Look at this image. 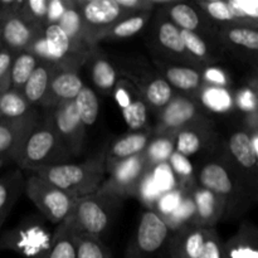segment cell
Listing matches in <instances>:
<instances>
[{"label":"cell","instance_id":"cell-30","mask_svg":"<svg viewBox=\"0 0 258 258\" xmlns=\"http://www.w3.org/2000/svg\"><path fill=\"white\" fill-rule=\"evenodd\" d=\"M87 60H91V76L96 87L103 93H112L120 78L117 68L112 64L108 57L97 49V47L93 48Z\"/></svg>","mask_w":258,"mask_h":258},{"label":"cell","instance_id":"cell-1","mask_svg":"<svg viewBox=\"0 0 258 258\" xmlns=\"http://www.w3.org/2000/svg\"><path fill=\"white\" fill-rule=\"evenodd\" d=\"M197 185L223 199L224 217H237L257 199L226 156L206 161L197 176Z\"/></svg>","mask_w":258,"mask_h":258},{"label":"cell","instance_id":"cell-25","mask_svg":"<svg viewBox=\"0 0 258 258\" xmlns=\"http://www.w3.org/2000/svg\"><path fill=\"white\" fill-rule=\"evenodd\" d=\"M217 43L223 50H229L238 55H253L258 52V28L248 25H231L219 28Z\"/></svg>","mask_w":258,"mask_h":258},{"label":"cell","instance_id":"cell-54","mask_svg":"<svg viewBox=\"0 0 258 258\" xmlns=\"http://www.w3.org/2000/svg\"><path fill=\"white\" fill-rule=\"evenodd\" d=\"M0 96H2V93H0Z\"/></svg>","mask_w":258,"mask_h":258},{"label":"cell","instance_id":"cell-51","mask_svg":"<svg viewBox=\"0 0 258 258\" xmlns=\"http://www.w3.org/2000/svg\"><path fill=\"white\" fill-rule=\"evenodd\" d=\"M244 125L247 131H258V112L246 115L244 117Z\"/></svg>","mask_w":258,"mask_h":258},{"label":"cell","instance_id":"cell-35","mask_svg":"<svg viewBox=\"0 0 258 258\" xmlns=\"http://www.w3.org/2000/svg\"><path fill=\"white\" fill-rule=\"evenodd\" d=\"M47 258H77L76 256L75 226L70 218L63 221L53 232L52 246Z\"/></svg>","mask_w":258,"mask_h":258},{"label":"cell","instance_id":"cell-45","mask_svg":"<svg viewBox=\"0 0 258 258\" xmlns=\"http://www.w3.org/2000/svg\"><path fill=\"white\" fill-rule=\"evenodd\" d=\"M257 80L253 78L244 87L239 88L233 93L234 107L238 108L244 115L258 112V97H257Z\"/></svg>","mask_w":258,"mask_h":258},{"label":"cell","instance_id":"cell-33","mask_svg":"<svg viewBox=\"0 0 258 258\" xmlns=\"http://www.w3.org/2000/svg\"><path fill=\"white\" fill-rule=\"evenodd\" d=\"M174 151H175V134H163V135L153 134L143 155L149 169L155 170L156 168L168 163Z\"/></svg>","mask_w":258,"mask_h":258},{"label":"cell","instance_id":"cell-17","mask_svg":"<svg viewBox=\"0 0 258 258\" xmlns=\"http://www.w3.org/2000/svg\"><path fill=\"white\" fill-rule=\"evenodd\" d=\"M38 120L39 113L37 110L17 120L0 118V158L3 160H17L28 135L37 125Z\"/></svg>","mask_w":258,"mask_h":258},{"label":"cell","instance_id":"cell-38","mask_svg":"<svg viewBox=\"0 0 258 258\" xmlns=\"http://www.w3.org/2000/svg\"><path fill=\"white\" fill-rule=\"evenodd\" d=\"M197 7L217 28L238 25L234 19L227 0H197Z\"/></svg>","mask_w":258,"mask_h":258},{"label":"cell","instance_id":"cell-27","mask_svg":"<svg viewBox=\"0 0 258 258\" xmlns=\"http://www.w3.org/2000/svg\"><path fill=\"white\" fill-rule=\"evenodd\" d=\"M227 258H258V229L251 222H242L236 233L223 241Z\"/></svg>","mask_w":258,"mask_h":258},{"label":"cell","instance_id":"cell-46","mask_svg":"<svg viewBox=\"0 0 258 258\" xmlns=\"http://www.w3.org/2000/svg\"><path fill=\"white\" fill-rule=\"evenodd\" d=\"M189 191L183 190L179 186H175L174 189H170L168 191H164L158 199H156L155 204H154V211L161 217V218H165L169 214L173 213L176 208L179 207V204L181 203L183 198L185 197V194Z\"/></svg>","mask_w":258,"mask_h":258},{"label":"cell","instance_id":"cell-48","mask_svg":"<svg viewBox=\"0 0 258 258\" xmlns=\"http://www.w3.org/2000/svg\"><path fill=\"white\" fill-rule=\"evenodd\" d=\"M199 258H227L226 252H224L223 239L221 238L216 228H211L209 231L208 238L204 243Z\"/></svg>","mask_w":258,"mask_h":258},{"label":"cell","instance_id":"cell-47","mask_svg":"<svg viewBox=\"0 0 258 258\" xmlns=\"http://www.w3.org/2000/svg\"><path fill=\"white\" fill-rule=\"evenodd\" d=\"M201 75L203 85L223 88H228V86L231 85V78H229L228 72L216 64L203 67L201 70Z\"/></svg>","mask_w":258,"mask_h":258},{"label":"cell","instance_id":"cell-29","mask_svg":"<svg viewBox=\"0 0 258 258\" xmlns=\"http://www.w3.org/2000/svg\"><path fill=\"white\" fill-rule=\"evenodd\" d=\"M54 68L55 66L52 63L45 62V60H38L37 67L34 68L30 77L28 78L27 83L23 87V96L33 107H38V106L42 107L45 96L48 93L50 78H52Z\"/></svg>","mask_w":258,"mask_h":258},{"label":"cell","instance_id":"cell-34","mask_svg":"<svg viewBox=\"0 0 258 258\" xmlns=\"http://www.w3.org/2000/svg\"><path fill=\"white\" fill-rule=\"evenodd\" d=\"M197 101L202 108H207L212 112L226 113L233 111L234 101L233 93L229 88L214 87V86L203 85L199 90Z\"/></svg>","mask_w":258,"mask_h":258},{"label":"cell","instance_id":"cell-19","mask_svg":"<svg viewBox=\"0 0 258 258\" xmlns=\"http://www.w3.org/2000/svg\"><path fill=\"white\" fill-rule=\"evenodd\" d=\"M78 71L77 68L55 66L42 107L49 110L63 102L75 101L85 86Z\"/></svg>","mask_w":258,"mask_h":258},{"label":"cell","instance_id":"cell-26","mask_svg":"<svg viewBox=\"0 0 258 258\" xmlns=\"http://www.w3.org/2000/svg\"><path fill=\"white\" fill-rule=\"evenodd\" d=\"M181 39H183L184 47H185L186 54L190 58L194 67L202 70L206 66L216 64L221 58L222 48H217L216 45L221 47L217 42L206 39L196 33L180 30Z\"/></svg>","mask_w":258,"mask_h":258},{"label":"cell","instance_id":"cell-43","mask_svg":"<svg viewBox=\"0 0 258 258\" xmlns=\"http://www.w3.org/2000/svg\"><path fill=\"white\" fill-rule=\"evenodd\" d=\"M227 3L238 25L258 28L257 0H227Z\"/></svg>","mask_w":258,"mask_h":258},{"label":"cell","instance_id":"cell-4","mask_svg":"<svg viewBox=\"0 0 258 258\" xmlns=\"http://www.w3.org/2000/svg\"><path fill=\"white\" fill-rule=\"evenodd\" d=\"M117 72L121 78H125L135 86L149 107L160 111L175 95L158 72L155 67L149 64L143 57H128L118 63Z\"/></svg>","mask_w":258,"mask_h":258},{"label":"cell","instance_id":"cell-32","mask_svg":"<svg viewBox=\"0 0 258 258\" xmlns=\"http://www.w3.org/2000/svg\"><path fill=\"white\" fill-rule=\"evenodd\" d=\"M57 24L59 25L60 29L64 32V34L67 35L68 39L76 48L83 50V52H92L95 47H91L90 43H88L87 32H86L80 12L76 8L75 0H73L72 7L63 14V17L60 18Z\"/></svg>","mask_w":258,"mask_h":258},{"label":"cell","instance_id":"cell-49","mask_svg":"<svg viewBox=\"0 0 258 258\" xmlns=\"http://www.w3.org/2000/svg\"><path fill=\"white\" fill-rule=\"evenodd\" d=\"M14 53L5 48H0V93L10 88V70Z\"/></svg>","mask_w":258,"mask_h":258},{"label":"cell","instance_id":"cell-11","mask_svg":"<svg viewBox=\"0 0 258 258\" xmlns=\"http://www.w3.org/2000/svg\"><path fill=\"white\" fill-rule=\"evenodd\" d=\"M87 32L91 47H97V39L115 23L125 18L116 0H75Z\"/></svg>","mask_w":258,"mask_h":258},{"label":"cell","instance_id":"cell-31","mask_svg":"<svg viewBox=\"0 0 258 258\" xmlns=\"http://www.w3.org/2000/svg\"><path fill=\"white\" fill-rule=\"evenodd\" d=\"M151 15L153 13H141L122 18L98 37L97 44L100 42H117L139 34L146 27Z\"/></svg>","mask_w":258,"mask_h":258},{"label":"cell","instance_id":"cell-44","mask_svg":"<svg viewBox=\"0 0 258 258\" xmlns=\"http://www.w3.org/2000/svg\"><path fill=\"white\" fill-rule=\"evenodd\" d=\"M193 216L194 203L193 198H191V191H189V193L185 194L178 208L173 213L169 214L168 217H165L163 221L168 226L170 233H173V232H176L178 229L183 228V227L189 226L191 219H193Z\"/></svg>","mask_w":258,"mask_h":258},{"label":"cell","instance_id":"cell-23","mask_svg":"<svg viewBox=\"0 0 258 258\" xmlns=\"http://www.w3.org/2000/svg\"><path fill=\"white\" fill-rule=\"evenodd\" d=\"M214 138V125L208 117L197 121L175 134V151L189 158L211 146Z\"/></svg>","mask_w":258,"mask_h":258},{"label":"cell","instance_id":"cell-9","mask_svg":"<svg viewBox=\"0 0 258 258\" xmlns=\"http://www.w3.org/2000/svg\"><path fill=\"white\" fill-rule=\"evenodd\" d=\"M170 231L165 222L154 209H146L141 214L135 238L131 242L126 258H151L168 243Z\"/></svg>","mask_w":258,"mask_h":258},{"label":"cell","instance_id":"cell-41","mask_svg":"<svg viewBox=\"0 0 258 258\" xmlns=\"http://www.w3.org/2000/svg\"><path fill=\"white\" fill-rule=\"evenodd\" d=\"M169 166L176 176V186L185 191H191L197 186V176L189 158L174 151L168 160Z\"/></svg>","mask_w":258,"mask_h":258},{"label":"cell","instance_id":"cell-21","mask_svg":"<svg viewBox=\"0 0 258 258\" xmlns=\"http://www.w3.org/2000/svg\"><path fill=\"white\" fill-rule=\"evenodd\" d=\"M151 136H153V130L145 128V130L141 131H131V133L115 139L110 145L103 149L106 174L116 164L143 154L148 146L149 141H150Z\"/></svg>","mask_w":258,"mask_h":258},{"label":"cell","instance_id":"cell-13","mask_svg":"<svg viewBox=\"0 0 258 258\" xmlns=\"http://www.w3.org/2000/svg\"><path fill=\"white\" fill-rule=\"evenodd\" d=\"M47 111L66 151L71 156L80 155L85 146L86 126L78 117L73 101L63 102Z\"/></svg>","mask_w":258,"mask_h":258},{"label":"cell","instance_id":"cell-14","mask_svg":"<svg viewBox=\"0 0 258 258\" xmlns=\"http://www.w3.org/2000/svg\"><path fill=\"white\" fill-rule=\"evenodd\" d=\"M153 43L154 47L158 49L155 52L161 53L163 55L158 59L168 58L166 62H175L179 64L194 67L190 58L186 54L185 47H184L183 39H181L180 29L160 9H158L156 22L153 28Z\"/></svg>","mask_w":258,"mask_h":258},{"label":"cell","instance_id":"cell-53","mask_svg":"<svg viewBox=\"0 0 258 258\" xmlns=\"http://www.w3.org/2000/svg\"><path fill=\"white\" fill-rule=\"evenodd\" d=\"M4 164H5V161H4V160H3V159H2V158H0V169H2V168H3V166H4Z\"/></svg>","mask_w":258,"mask_h":258},{"label":"cell","instance_id":"cell-20","mask_svg":"<svg viewBox=\"0 0 258 258\" xmlns=\"http://www.w3.org/2000/svg\"><path fill=\"white\" fill-rule=\"evenodd\" d=\"M2 17V47L17 53L27 50L43 33V29L28 24L18 13Z\"/></svg>","mask_w":258,"mask_h":258},{"label":"cell","instance_id":"cell-37","mask_svg":"<svg viewBox=\"0 0 258 258\" xmlns=\"http://www.w3.org/2000/svg\"><path fill=\"white\" fill-rule=\"evenodd\" d=\"M38 58L28 50L17 53L13 58L10 70V88L22 92L28 78L38 64Z\"/></svg>","mask_w":258,"mask_h":258},{"label":"cell","instance_id":"cell-28","mask_svg":"<svg viewBox=\"0 0 258 258\" xmlns=\"http://www.w3.org/2000/svg\"><path fill=\"white\" fill-rule=\"evenodd\" d=\"M24 173L19 168L0 176V232L13 208L24 193Z\"/></svg>","mask_w":258,"mask_h":258},{"label":"cell","instance_id":"cell-39","mask_svg":"<svg viewBox=\"0 0 258 258\" xmlns=\"http://www.w3.org/2000/svg\"><path fill=\"white\" fill-rule=\"evenodd\" d=\"M73 103H75L78 117L81 118L86 128L96 122L100 113V101L92 88L83 86Z\"/></svg>","mask_w":258,"mask_h":258},{"label":"cell","instance_id":"cell-16","mask_svg":"<svg viewBox=\"0 0 258 258\" xmlns=\"http://www.w3.org/2000/svg\"><path fill=\"white\" fill-rule=\"evenodd\" d=\"M112 95L131 131L148 128L149 106L133 83L120 77Z\"/></svg>","mask_w":258,"mask_h":258},{"label":"cell","instance_id":"cell-12","mask_svg":"<svg viewBox=\"0 0 258 258\" xmlns=\"http://www.w3.org/2000/svg\"><path fill=\"white\" fill-rule=\"evenodd\" d=\"M204 118H207V116L198 101L175 92L168 105L159 111V121L153 130V134H176L185 126Z\"/></svg>","mask_w":258,"mask_h":258},{"label":"cell","instance_id":"cell-6","mask_svg":"<svg viewBox=\"0 0 258 258\" xmlns=\"http://www.w3.org/2000/svg\"><path fill=\"white\" fill-rule=\"evenodd\" d=\"M53 233L34 218H25L0 236V252L13 251L24 258H47Z\"/></svg>","mask_w":258,"mask_h":258},{"label":"cell","instance_id":"cell-18","mask_svg":"<svg viewBox=\"0 0 258 258\" xmlns=\"http://www.w3.org/2000/svg\"><path fill=\"white\" fill-rule=\"evenodd\" d=\"M154 67L163 76L174 92L178 91L179 95L197 100L199 90L203 86L201 70L191 66L166 62L158 58L154 59Z\"/></svg>","mask_w":258,"mask_h":258},{"label":"cell","instance_id":"cell-24","mask_svg":"<svg viewBox=\"0 0 258 258\" xmlns=\"http://www.w3.org/2000/svg\"><path fill=\"white\" fill-rule=\"evenodd\" d=\"M191 198L194 203V216L189 226L214 228L226 213L223 199L199 185L191 190Z\"/></svg>","mask_w":258,"mask_h":258},{"label":"cell","instance_id":"cell-10","mask_svg":"<svg viewBox=\"0 0 258 258\" xmlns=\"http://www.w3.org/2000/svg\"><path fill=\"white\" fill-rule=\"evenodd\" d=\"M227 160L231 163L249 190L257 196L258 188V151L252 146L246 128L236 130L226 141Z\"/></svg>","mask_w":258,"mask_h":258},{"label":"cell","instance_id":"cell-40","mask_svg":"<svg viewBox=\"0 0 258 258\" xmlns=\"http://www.w3.org/2000/svg\"><path fill=\"white\" fill-rule=\"evenodd\" d=\"M75 242L77 258H112L111 251L98 237L75 228Z\"/></svg>","mask_w":258,"mask_h":258},{"label":"cell","instance_id":"cell-50","mask_svg":"<svg viewBox=\"0 0 258 258\" xmlns=\"http://www.w3.org/2000/svg\"><path fill=\"white\" fill-rule=\"evenodd\" d=\"M73 5V0H49L47 9V25L57 24L66 12Z\"/></svg>","mask_w":258,"mask_h":258},{"label":"cell","instance_id":"cell-42","mask_svg":"<svg viewBox=\"0 0 258 258\" xmlns=\"http://www.w3.org/2000/svg\"><path fill=\"white\" fill-rule=\"evenodd\" d=\"M49 0H23L18 14L28 23L39 29L47 25V9Z\"/></svg>","mask_w":258,"mask_h":258},{"label":"cell","instance_id":"cell-2","mask_svg":"<svg viewBox=\"0 0 258 258\" xmlns=\"http://www.w3.org/2000/svg\"><path fill=\"white\" fill-rule=\"evenodd\" d=\"M33 173L62 189L73 198H82L98 191L105 180V153L102 149L83 163H63L44 166Z\"/></svg>","mask_w":258,"mask_h":258},{"label":"cell","instance_id":"cell-22","mask_svg":"<svg viewBox=\"0 0 258 258\" xmlns=\"http://www.w3.org/2000/svg\"><path fill=\"white\" fill-rule=\"evenodd\" d=\"M211 228L185 226L170 233L166 243L168 258H199Z\"/></svg>","mask_w":258,"mask_h":258},{"label":"cell","instance_id":"cell-52","mask_svg":"<svg viewBox=\"0 0 258 258\" xmlns=\"http://www.w3.org/2000/svg\"><path fill=\"white\" fill-rule=\"evenodd\" d=\"M0 48H2V17H0Z\"/></svg>","mask_w":258,"mask_h":258},{"label":"cell","instance_id":"cell-7","mask_svg":"<svg viewBox=\"0 0 258 258\" xmlns=\"http://www.w3.org/2000/svg\"><path fill=\"white\" fill-rule=\"evenodd\" d=\"M24 193L40 213L57 226L70 217L76 201L72 196L34 173L25 179Z\"/></svg>","mask_w":258,"mask_h":258},{"label":"cell","instance_id":"cell-8","mask_svg":"<svg viewBox=\"0 0 258 258\" xmlns=\"http://www.w3.org/2000/svg\"><path fill=\"white\" fill-rule=\"evenodd\" d=\"M150 171L143 154L116 164L110 171L108 178L103 180L98 191L116 198H138L141 184Z\"/></svg>","mask_w":258,"mask_h":258},{"label":"cell","instance_id":"cell-15","mask_svg":"<svg viewBox=\"0 0 258 258\" xmlns=\"http://www.w3.org/2000/svg\"><path fill=\"white\" fill-rule=\"evenodd\" d=\"M160 10H163L164 14L180 30L196 33L206 39L217 42L218 28L203 14L196 3L168 0L165 7Z\"/></svg>","mask_w":258,"mask_h":258},{"label":"cell","instance_id":"cell-36","mask_svg":"<svg viewBox=\"0 0 258 258\" xmlns=\"http://www.w3.org/2000/svg\"><path fill=\"white\" fill-rule=\"evenodd\" d=\"M35 107L30 106L19 91L9 88L0 96V118L17 120L34 112Z\"/></svg>","mask_w":258,"mask_h":258},{"label":"cell","instance_id":"cell-5","mask_svg":"<svg viewBox=\"0 0 258 258\" xmlns=\"http://www.w3.org/2000/svg\"><path fill=\"white\" fill-rule=\"evenodd\" d=\"M121 201L113 196L96 191L76 199L68 218L77 231L101 238L110 227Z\"/></svg>","mask_w":258,"mask_h":258},{"label":"cell","instance_id":"cell-3","mask_svg":"<svg viewBox=\"0 0 258 258\" xmlns=\"http://www.w3.org/2000/svg\"><path fill=\"white\" fill-rule=\"evenodd\" d=\"M71 158L72 156L63 148L47 111L45 117L40 118L39 116L37 125L28 135L14 163H17L20 170L33 173L44 166L68 163Z\"/></svg>","mask_w":258,"mask_h":258}]
</instances>
